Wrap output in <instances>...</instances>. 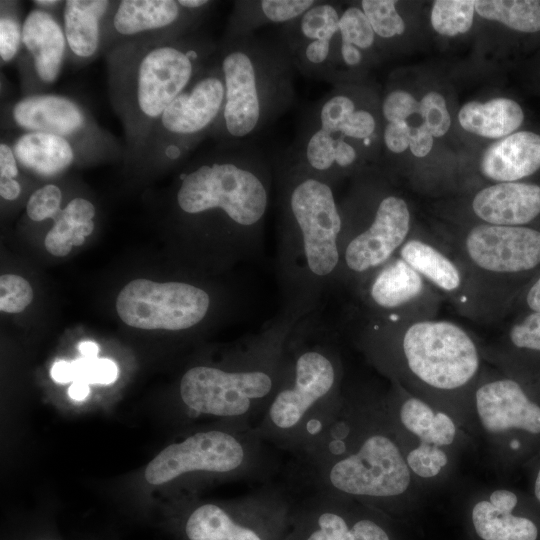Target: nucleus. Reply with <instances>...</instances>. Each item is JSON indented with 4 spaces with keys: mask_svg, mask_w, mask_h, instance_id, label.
<instances>
[{
    "mask_svg": "<svg viewBox=\"0 0 540 540\" xmlns=\"http://www.w3.org/2000/svg\"><path fill=\"white\" fill-rule=\"evenodd\" d=\"M520 105L512 99L495 98L485 103L470 101L462 106L458 120L466 131L491 139L504 138L523 122Z\"/></svg>",
    "mask_w": 540,
    "mask_h": 540,
    "instance_id": "c756f323",
    "label": "nucleus"
},
{
    "mask_svg": "<svg viewBox=\"0 0 540 540\" xmlns=\"http://www.w3.org/2000/svg\"><path fill=\"white\" fill-rule=\"evenodd\" d=\"M397 1L363 0L360 6L375 33L382 39L400 36L405 31V22L396 9Z\"/></svg>",
    "mask_w": 540,
    "mask_h": 540,
    "instance_id": "72a5a7b5",
    "label": "nucleus"
},
{
    "mask_svg": "<svg viewBox=\"0 0 540 540\" xmlns=\"http://www.w3.org/2000/svg\"><path fill=\"white\" fill-rule=\"evenodd\" d=\"M432 146L433 136L425 125L411 126L409 149L414 156H426Z\"/></svg>",
    "mask_w": 540,
    "mask_h": 540,
    "instance_id": "a18cd8bd",
    "label": "nucleus"
},
{
    "mask_svg": "<svg viewBox=\"0 0 540 540\" xmlns=\"http://www.w3.org/2000/svg\"><path fill=\"white\" fill-rule=\"evenodd\" d=\"M51 378L61 384L73 381L71 362L60 360L54 363L50 371Z\"/></svg>",
    "mask_w": 540,
    "mask_h": 540,
    "instance_id": "49530a36",
    "label": "nucleus"
},
{
    "mask_svg": "<svg viewBox=\"0 0 540 540\" xmlns=\"http://www.w3.org/2000/svg\"><path fill=\"white\" fill-rule=\"evenodd\" d=\"M375 33L361 6H349L342 11L339 21L338 38L352 43L364 51L375 43Z\"/></svg>",
    "mask_w": 540,
    "mask_h": 540,
    "instance_id": "f704fd0d",
    "label": "nucleus"
},
{
    "mask_svg": "<svg viewBox=\"0 0 540 540\" xmlns=\"http://www.w3.org/2000/svg\"><path fill=\"white\" fill-rule=\"evenodd\" d=\"M540 168V135L512 133L491 144L483 153L480 171L495 183L517 182Z\"/></svg>",
    "mask_w": 540,
    "mask_h": 540,
    "instance_id": "a878e982",
    "label": "nucleus"
},
{
    "mask_svg": "<svg viewBox=\"0 0 540 540\" xmlns=\"http://www.w3.org/2000/svg\"><path fill=\"white\" fill-rule=\"evenodd\" d=\"M217 58L225 100L211 134L220 142L251 141L292 106L295 68L279 40L255 33L225 36Z\"/></svg>",
    "mask_w": 540,
    "mask_h": 540,
    "instance_id": "423d86ee",
    "label": "nucleus"
},
{
    "mask_svg": "<svg viewBox=\"0 0 540 540\" xmlns=\"http://www.w3.org/2000/svg\"><path fill=\"white\" fill-rule=\"evenodd\" d=\"M78 350L82 354L83 357L95 358L97 357L99 347L95 342L82 341L78 344Z\"/></svg>",
    "mask_w": 540,
    "mask_h": 540,
    "instance_id": "3c124183",
    "label": "nucleus"
},
{
    "mask_svg": "<svg viewBox=\"0 0 540 540\" xmlns=\"http://www.w3.org/2000/svg\"><path fill=\"white\" fill-rule=\"evenodd\" d=\"M61 2L60 1H46V0H37V1H34V4L36 5V7H38L39 9H43L44 8H52L56 5H59Z\"/></svg>",
    "mask_w": 540,
    "mask_h": 540,
    "instance_id": "864d4df0",
    "label": "nucleus"
},
{
    "mask_svg": "<svg viewBox=\"0 0 540 540\" xmlns=\"http://www.w3.org/2000/svg\"><path fill=\"white\" fill-rule=\"evenodd\" d=\"M22 42L32 58L38 78L47 84L55 82L68 45L57 19L47 10H31L22 23Z\"/></svg>",
    "mask_w": 540,
    "mask_h": 540,
    "instance_id": "bb28decb",
    "label": "nucleus"
},
{
    "mask_svg": "<svg viewBox=\"0 0 540 540\" xmlns=\"http://www.w3.org/2000/svg\"><path fill=\"white\" fill-rule=\"evenodd\" d=\"M218 45L191 32L149 49L137 65L134 97L137 111L159 120L170 103L216 55Z\"/></svg>",
    "mask_w": 540,
    "mask_h": 540,
    "instance_id": "4468645a",
    "label": "nucleus"
},
{
    "mask_svg": "<svg viewBox=\"0 0 540 540\" xmlns=\"http://www.w3.org/2000/svg\"><path fill=\"white\" fill-rule=\"evenodd\" d=\"M12 149L20 166L46 178L65 171L75 158L69 139L45 132L21 134Z\"/></svg>",
    "mask_w": 540,
    "mask_h": 540,
    "instance_id": "cd10ccee",
    "label": "nucleus"
},
{
    "mask_svg": "<svg viewBox=\"0 0 540 540\" xmlns=\"http://www.w3.org/2000/svg\"><path fill=\"white\" fill-rule=\"evenodd\" d=\"M341 14L334 2L316 1L299 17L280 26L278 40L295 70L306 77L330 82Z\"/></svg>",
    "mask_w": 540,
    "mask_h": 540,
    "instance_id": "412c9836",
    "label": "nucleus"
},
{
    "mask_svg": "<svg viewBox=\"0 0 540 540\" xmlns=\"http://www.w3.org/2000/svg\"><path fill=\"white\" fill-rule=\"evenodd\" d=\"M33 289L23 277L5 274L0 277V310L6 313L22 312L33 299Z\"/></svg>",
    "mask_w": 540,
    "mask_h": 540,
    "instance_id": "e433bc0d",
    "label": "nucleus"
},
{
    "mask_svg": "<svg viewBox=\"0 0 540 540\" xmlns=\"http://www.w3.org/2000/svg\"><path fill=\"white\" fill-rule=\"evenodd\" d=\"M477 223L525 226L540 214V186L524 182L494 183L471 199Z\"/></svg>",
    "mask_w": 540,
    "mask_h": 540,
    "instance_id": "4be33fe9",
    "label": "nucleus"
},
{
    "mask_svg": "<svg viewBox=\"0 0 540 540\" xmlns=\"http://www.w3.org/2000/svg\"><path fill=\"white\" fill-rule=\"evenodd\" d=\"M357 345L390 383L449 413L470 436L471 395L486 365L481 343L469 331L437 317L367 320Z\"/></svg>",
    "mask_w": 540,
    "mask_h": 540,
    "instance_id": "f03ea898",
    "label": "nucleus"
},
{
    "mask_svg": "<svg viewBox=\"0 0 540 540\" xmlns=\"http://www.w3.org/2000/svg\"><path fill=\"white\" fill-rule=\"evenodd\" d=\"M316 0H242L234 2L226 36L253 34L268 24H286L309 9Z\"/></svg>",
    "mask_w": 540,
    "mask_h": 540,
    "instance_id": "c85d7f7f",
    "label": "nucleus"
},
{
    "mask_svg": "<svg viewBox=\"0 0 540 540\" xmlns=\"http://www.w3.org/2000/svg\"><path fill=\"white\" fill-rule=\"evenodd\" d=\"M295 503L264 485L229 501L195 502L179 518L183 540H287Z\"/></svg>",
    "mask_w": 540,
    "mask_h": 540,
    "instance_id": "ddd939ff",
    "label": "nucleus"
},
{
    "mask_svg": "<svg viewBox=\"0 0 540 540\" xmlns=\"http://www.w3.org/2000/svg\"><path fill=\"white\" fill-rule=\"evenodd\" d=\"M225 100V84L216 55L195 79L170 103L159 118L169 139L166 155L183 157L217 123Z\"/></svg>",
    "mask_w": 540,
    "mask_h": 540,
    "instance_id": "6ab92c4d",
    "label": "nucleus"
},
{
    "mask_svg": "<svg viewBox=\"0 0 540 540\" xmlns=\"http://www.w3.org/2000/svg\"><path fill=\"white\" fill-rule=\"evenodd\" d=\"M205 10H189L179 0H123L113 16L114 29L121 35L133 36L153 30L172 29L182 36Z\"/></svg>",
    "mask_w": 540,
    "mask_h": 540,
    "instance_id": "393cba45",
    "label": "nucleus"
},
{
    "mask_svg": "<svg viewBox=\"0 0 540 540\" xmlns=\"http://www.w3.org/2000/svg\"><path fill=\"white\" fill-rule=\"evenodd\" d=\"M397 255L416 270L461 315L483 322L474 283L464 264L443 241L412 232Z\"/></svg>",
    "mask_w": 540,
    "mask_h": 540,
    "instance_id": "aec40b11",
    "label": "nucleus"
},
{
    "mask_svg": "<svg viewBox=\"0 0 540 540\" xmlns=\"http://www.w3.org/2000/svg\"><path fill=\"white\" fill-rule=\"evenodd\" d=\"M475 1L437 0L431 10V24L444 36H456L467 32L473 23Z\"/></svg>",
    "mask_w": 540,
    "mask_h": 540,
    "instance_id": "473e14b6",
    "label": "nucleus"
},
{
    "mask_svg": "<svg viewBox=\"0 0 540 540\" xmlns=\"http://www.w3.org/2000/svg\"><path fill=\"white\" fill-rule=\"evenodd\" d=\"M275 168L279 181L281 266L296 305L309 306L338 277L342 215L332 185L285 150Z\"/></svg>",
    "mask_w": 540,
    "mask_h": 540,
    "instance_id": "7ed1b4c3",
    "label": "nucleus"
},
{
    "mask_svg": "<svg viewBox=\"0 0 540 540\" xmlns=\"http://www.w3.org/2000/svg\"><path fill=\"white\" fill-rule=\"evenodd\" d=\"M288 325L278 324L245 339L223 364H198L186 370L179 383L186 416L258 422L291 373L294 338Z\"/></svg>",
    "mask_w": 540,
    "mask_h": 540,
    "instance_id": "20e7f679",
    "label": "nucleus"
},
{
    "mask_svg": "<svg viewBox=\"0 0 540 540\" xmlns=\"http://www.w3.org/2000/svg\"><path fill=\"white\" fill-rule=\"evenodd\" d=\"M419 102L407 91L393 90L384 98L381 111L387 123L408 121L418 113Z\"/></svg>",
    "mask_w": 540,
    "mask_h": 540,
    "instance_id": "79ce46f5",
    "label": "nucleus"
},
{
    "mask_svg": "<svg viewBox=\"0 0 540 540\" xmlns=\"http://www.w3.org/2000/svg\"><path fill=\"white\" fill-rule=\"evenodd\" d=\"M81 224L74 222L61 209L54 219L52 228L44 239L46 250L57 257H64L72 250L76 231Z\"/></svg>",
    "mask_w": 540,
    "mask_h": 540,
    "instance_id": "a19ab883",
    "label": "nucleus"
},
{
    "mask_svg": "<svg viewBox=\"0 0 540 540\" xmlns=\"http://www.w3.org/2000/svg\"><path fill=\"white\" fill-rule=\"evenodd\" d=\"M271 167L251 141L220 142L180 175L176 204L187 216L222 219L246 244H254L269 206Z\"/></svg>",
    "mask_w": 540,
    "mask_h": 540,
    "instance_id": "39448f33",
    "label": "nucleus"
},
{
    "mask_svg": "<svg viewBox=\"0 0 540 540\" xmlns=\"http://www.w3.org/2000/svg\"><path fill=\"white\" fill-rule=\"evenodd\" d=\"M22 188L16 179L0 178V195L8 201L16 200L21 194Z\"/></svg>",
    "mask_w": 540,
    "mask_h": 540,
    "instance_id": "de8ad7c7",
    "label": "nucleus"
},
{
    "mask_svg": "<svg viewBox=\"0 0 540 540\" xmlns=\"http://www.w3.org/2000/svg\"><path fill=\"white\" fill-rule=\"evenodd\" d=\"M343 376L342 359L333 346L294 338L290 376L255 424L259 436L297 456L336 414Z\"/></svg>",
    "mask_w": 540,
    "mask_h": 540,
    "instance_id": "0eeeda50",
    "label": "nucleus"
},
{
    "mask_svg": "<svg viewBox=\"0 0 540 540\" xmlns=\"http://www.w3.org/2000/svg\"><path fill=\"white\" fill-rule=\"evenodd\" d=\"M22 42V24L13 15L3 13L0 18V57L10 62L17 55Z\"/></svg>",
    "mask_w": 540,
    "mask_h": 540,
    "instance_id": "37998d69",
    "label": "nucleus"
},
{
    "mask_svg": "<svg viewBox=\"0 0 540 540\" xmlns=\"http://www.w3.org/2000/svg\"><path fill=\"white\" fill-rule=\"evenodd\" d=\"M532 495L540 504V464L537 466L532 480Z\"/></svg>",
    "mask_w": 540,
    "mask_h": 540,
    "instance_id": "603ef678",
    "label": "nucleus"
},
{
    "mask_svg": "<svg viewBox=\"0 0 540 540\" xmlns=\"http://www.w3.org/2000/svg\"><path fill=\"white\" fill-rule=\"evenodd\" d=\"M443 242L467 269L483 322L506 308L510 281L540 266V231L527 226L474 223Z\"/></svg>",
    "mask_w": 540,
    "mask_h": 540,
    "instance_id": "9d476101",
    "label": "nucleus"
},
{
    "mask_svg": "<svg viewBox=\"0 0 540 540\" xmlns=\"http://www.w3.org/2000/svg\"><path fill=\"white\" fill-rule=\"evenodd\" d=\"M90 392L89 384L84 381H74L68 389L71 399L76 401L84 400Z\"/></svg>",
    "mask_w": 540,
    "mask_h": 540,
    "instance_id": "8fccbe9b",
    "label": "nucleus"
},
{
    "mask_svg": "<svg viewBox=\"0 0 540 540\" xmlns=\"http://www.w3.org/2000/svg\"><path fill=\"white\" fill-rule=\"evenodd\" d=\"M433 137H441L447 133L451 125V117L448 112L444 97L431 91L419 102L418 113Z\"/></svg>",
    "mask_w": 540,
    "mask_h": 540,
    "instance_id": "58836bf2",
    "label": "nucleus"
},
{
    "mask_svg": "<svg viewBox=\"0 0 540 540\" xmlns=\"http://www.w3.org/2000/svg\"><path fill=\"white\" fill-rule=\"evenodd\" d=\"M62 192L54 184H47L35 190L26 205L28 217L33 221H43L55 217L61 211Z\"/></svg>",
    "mask_w": 540,
    "mask_h": 540,
    "instance_id": "ea45409f",
    "label": "nucleus"
},
{
    "mask_svg": "<svg viewBox=\"0 0 540 540\" xmlns=\"http://www.w3.org/2000/svg\"><path fill=\"white\" fill-rule=\"evenodd\" d=\"M525 301L531 312L540 313V274L526 291Z\"/></svg>",
    "mask_w": 540,
    "mask_h": 540,
    "instance_id": "09e8293b",
    "label": "nucleus"
},
{
    "mask_svg": "<svg viewBox=\"0 0 540 540\" xmlns=\"http://www.w3.org/2000/svg\"><path fill=\"white\" fill-rule=\"evenodd\" d=\"M411 125L408 121L387 123L383 130V142L387 150L401 154L409 148Z\"/></svg>",
    "mask_w": 540,
    "mask_h": 540,
    "instance_id": "c03bdc74",
    "label": "nucleus"
},
{
    "mask_svg": "<svg viewBox=\"0 0 540 540\" xmlns=\"http://www.w3.org/2000/svg\"><path fill=\"white\" fill-rule=\"evenodd\" d=\"M108 1L68 0L64 3L63 29L70 50L79 58H90L100 45V21Z\"/></svg>",
    "mask_w": 540,
    "mask_h": 540,
    "instance_id": "7c9ffc66",
    "label": "nucleus"
},
{
    "mask_svg": "<svg viewBox=\"0 0 540 540\" xmlns=\"http://www.w3.org/2000/svg\"><path fill=\"white\" fill-rule=\"evenodd\" d=\"M15 124L27 132H45L69 138L87 122L83 109L72 99L56 94H35L17 101L12 108Z\"/></svg>",
    "mask_w": 540,
    "mask_h": 540,
    "instance_id": "b1692460",
    "label": "nucleus"
},
{
    "mask_svg": "<svg viewBox=\"0 0 540 540\" xmlns=\"http://www.w3.org/2000/svg\"><path fill=\"white\" fill-rule=\"evenodd\" d=\"M472 505L470 516L473 528L481 540H537L536 523L515 514L519 494L507 488H495Z\"/></svg>",
    "mask_w": 540,
    "mask_h": 540,
    "instance_id": "5701e85b",
    "label": "nucleus"
},
{
    "mask_svg": "<svg viewBox=\"0 0 540 540\" xmlns=\"http://www.w3.org/2000/svg\"><path fill=\"white\" fill-rule=\"evenodd\" d=\"M73 382L84 381L88 384H112L118 378L116 363L107 358L82 357L71 361Z\"/></svg>",
    "mask_w": 540,
    "mask_h": 540,
    "instance_id": "4c0bfd02",
    "label": "nucleus"
},
{
    "mask_svg": "<svg viewBox=\"0 0 540 540\" xmlns=\"http://www.w3.org/2000/svg\"><path fill=\"white\" fill-rule=\"evenodd\" d=\"M493 343L509 348L540 351V313L526 314L510 326L502 339Z\"/></svg>",
    "mask_w": 540,
    "mask_h": 540,
    "instance_id": "c9c22d12",
    "label": "nucleus"
},
{
    "mask_svg": "<svg viewBox=\"0 0 540 540\" xmlns=\"http://www.w3.org/2000/svg\"><path fill=\"white\" fill-rule=\"evenodd\" d=\"M383 405L408 468L418 486L432 487L451 474L472 438L449 413L396 383L382 393Z\"/></svg>",
    "mask_w": 540,
    "mask_h": 540,
    "instance_id": "f8f14e48",
    "label": "nucleus"
},
{
    "mask_svg": "<svg viewBox=\"0 0 540 540\" xmlns=\"http://www.w3.org/2000/svg\"><path fill=\"white\" fill-rule=\"evenodd\" d=\"M254 425L225 421L196 430L163 448L147 465L150 485L194 484L213 480L266 481L277 468L276 458Z\"/></svg>",
    "mask_w": 540,
    "mask_h": 540,
    "instance_id": "6e6552de",
    "label": "nucleus"
},
{
    "mask_svg": "<svg viewBox=\"0 0 540 540\" xmlns=\"http://www.w3.org/2000/svg\"><path fill=\"white\" fill-rule=\"evenodd\" d=\"M377 120L367 107L358 104L351 91L336 85L311 104L298 125L292 157L331 185L359 160V149L374 144Z\"/></svg>",
    "mask_w": 540,
    "mask_h": 540,
    "instance_id": "1a4fd4ad",
    "label": "nucleus"
},
{
    "mask_svg": "<svg viewBox=\"0 0 540 540\" xmlns=\"http://www.w3.org/2000/svg\"><path fill=\"white\" fill-rule=\"evenodd\" d=\"M388 518L352 498L311 492L295 503L287 540H394Z\"/></svg>",
    "mask_w": 540,
    "mask_h": 540,
    "instance_id": "f3484780",
    "label": "nucleus"
},
{
    "mask_svg": "<svg viewBox=\"0 0 540 540\" xmlns=\"http://www.w3.org/2000/svg\"><path fill=\"white\" fill-rule=\"evenodd\" d=\"M470 436L482 438L501 465L540 455V402L522 381L485 366L470 400Z\"/></svg>",
    "mask_w": 540,
    "mask_h": 540,
    "instance_id": "9b49d317",
    "label": "nucleus"
},
{
    "mask_svg": "<svg viewBox=\"0 0 540 540\" xmlns=\"http://www.w3.org/2000/svg\"><path fill=\"white\" fill-rule=\"evenodd\" d=\"M367 320L404 323L436 318L444 298L397 254L357 289Z\"/></svg>",
    "mask_w": 540,
    "mask_h": 540,
    "instance_id": "a211bd4d",
    "label": "nucleus"
},
{
    "mask_svg": "<svg viewBox=\"0 0 540 540\" xmlns=\"http://www.w3.org/2000/svg\"><path fill=\"white\" fill-rule=\"evenodd\" d=\"M209 307V294L195 285L159 283L144 278L130 281L116 299V311L121 320L145 330L189 329L205 318Z\"/></svg>",
    "mask_w": 540,
    "mask_h": 540,
    "instance_id": "dca6fc26",
    "label": "nucleus"
},
{
    "mask_svg": "<svg viewBox=\"0 0 540 540\" xmlns=\"http://www.w3.org/2000/svg\"><path fill=\"white\" fill-rule=\"evenodd\" d=\"M296 458L312 492L352 498L389 517L422 491L375 391L344 388L336 414Z\"/></svg>",
    "mask_w": 540,
    "mask_h": 540,
    "instance_id": "f257e3e1",
    "label": "nucleus"
},
{
    "mask_svg": "<svg viewBox=\"0 0 540 540\" xmlns=\"http://www.w3.org/2000/svg\"><path fill=\"white\" fill-rule=\"evenodd\" d=\"M412 233V217L406 200L381 195L363 222L342 220L338 277L358 287L397 254Z\"/></svg>",
    "mask_w": 540,
    "mask_h": 540,
    "instance_id": "2eb2a0df",
    "label": "nucleus"
},
{
    "mask_svg": "<svg viewBox=\"0 0 540 540\" xmlns=\"http://www.w3.org/2000/svg\"><path fill=\"white\" fill-rule=\"evenodd\" d=\"M475 11L516 31H540L539 0H480L475 1Z\"/></svg>",
    "mask_w": 540,
    "mask_h": 540,
    "instance_id": "2f4dec72",
    "label": "nucleus"
}]
</instances>
